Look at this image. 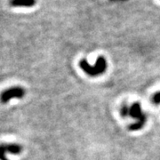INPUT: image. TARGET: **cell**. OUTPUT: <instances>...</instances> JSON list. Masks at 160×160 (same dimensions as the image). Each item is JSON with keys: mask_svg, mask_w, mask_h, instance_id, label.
<instances>
[{"mask_svg": "<svg viewBox=\"0 0 160 160\" xmlns=\"http://www.w3.org/2000/svg\"><path fill=\"white\" fill-rule=\"evenodd\" d=\"M79 65L81 69H83L86 74H88L91 77H96L99 75H102L105 72V70L107 69V62L105 59L102 56L97 58L96 63L93 67L90 66L86 62V60H82L80 62Z\"/></svg>", "mask_w": 160, "mask_h": 160, "instance_id": "6da1fadb", "label": "cell"}, {"mask_svg": "<svg viewBox=\"0 0 160 160\" xmlns=\"http://www.w3.org/2000/svg\"><path fill=\"white\" fill-rule=\"evenodd\" d=\"M130 116H132L133 118L138 119V122L130 126L129 129L130 130H139V129L142 128L144 123L146 121V116L142 112L141 106L138 102H134L132 105V107L130 108Z\"/></svg>", "mask_w": 160, "mask_h": 160, "instance_id": "7a4b0ae2", "label": "cell"}, {"mask_svg": "<svg viewBox=\"0 0 160 160\" xmlns=\"http://www.w3.org/2000/svg\"><path fill=\"white\" fill-rule=\"evenodd\" d=\"M25 94V91L22 87H12L6 91H4L1 94V101L2 102H8L12 99H22Z\"/></svg>", "mask_w": 160, "mask_h": 160, "instance_id": "3957f363", "label": "cell"}, {"mask_svg": "<svg viewBox=\"0 0 160 160\" xmlns=\"http://www.w3.org/2000/svg\"><path fill=\"white\" fill-rule=\"evenodd\" d=\"M10 5L14 7H32L36 5V0H11Z\"/></svg>", "mask_w": 160, "mask_h": 160, "instance_id": "277c9868", "label": "cell"}, {"mask_svg": "<svg viewBox=\"0 0 160 160\" xmlns=\"http://www.w3.org/2000/svg\"><path fill=\"white\" fill-rule=\"evenodd\" d=\"M6 148L7 151L9 153L13 155H18L21 153L22 151V147L19 144H14V143H10V144H6Z\"/></svg>", "mask_w": 160, "mask_h": 160, "instance_id": "5b68a950", "label": "cell"}, {"mask_svg": "<svg viewBox=\"0 0 160 160\" xmlns=\"http://www.w3.org/2000/svg\"><path fill=\"white\" fill-rule=\"evenodd\" d=\"M7 151L6 144H2L0 145V160H6V153Z\"/></svg>", "mask_w": 160, "mask_h": 160, "instance_id": "8992f818", "label": "cell"}, {"mask_svg": "<svg viewBox=\"0 0 160 160\" xmlns=\"http://www.w3.org/2000/svg\"><path fill=\"white\" fill-rule=\"evenodd\" d=\"M120 113L122 115V117H127V116H130V108L124 104L121 108V110H120Z\"/></svg>", "mask_w": 160, "mask_h": 160, "instance_id": "52a82bcc", "label": "cell"}, {"mask_svg": "<svg viewBox=\"0 0 160 160\" xmlns=\"http://www.w3.org/2000/svg\"><path fill=\"white\" fill-rule=\"evenodd\" d=\"M153 102H154V103H157V104L160 103V92L155 93V95L153 96Z\"/></svg>", "mask_w": 160, "mask_h": 160, "instance_id": "ba28073f", "label": "cell"}]
</instances>
